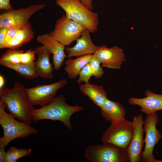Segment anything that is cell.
Returning a JSON list of instances; mask_svg holds the SVG:
<instances>
[{
  "instance_id": "4dcf8cb0",
  "label": "cell",
  "mask_w": 162,
  "mask_h": 162,
  "mask_svg": "<svg viewBox=\"0 0 162 162\" xmlns=\"http://www.w3.org/2000/svg\"><path fill=\"white\" fill-rule=\"evenodd\" d=\"M5 83L4 79L3 76L0 75V90L4 88V86Z\"/></svg>"
},
{
  "instance_id": "7c38bea8",
  "label": "cell",
  "mask_w": 162,
  "mask_h": 162,
  "mask_svg": "<svg viewBox=\"0 0 162 162\" xmlns=\"http://www.w3.org/2000/svg\"><path fill=\"white\" fill-rule=\"evenodd\" d=\"M143 122L142 116L141 114L133 118L132 122L134 133L130 145L127 151L129 162H141V155L144 142Z\"/></svg>"
},
{
  "instance_id": "30bf717a",
  "label": "cell",
  "mask_w": 162,
  "mask_h": 162,
  "mask_svg": "<svg viewBox=\"0 0 162 162\" xmlns=\"http://www.w3.org/2000/svg\"><path fill=\"white\" fill-rule=\"evenodd\" d=\"M45 6L43 4H35L26 8L4 11L0 15V28L26 24L33 15Z\"/></svg>"
},
{
  "instance_id": "277c9868",
  "label": "cell",
  "mask_w": 162,
  "mask_h": 162,
  "mask_svg": "<svg viewBox=\"0 0 162 162\" xmlns=\"http://www.w3.org/2000/svg\"><path fill=\"white\" fill-rule=\"evenodd\" d=\"M56 3L64 11L68 18L82 25L91 33L97 31L98 13L89 10L80 0H56Z\"/></svg>"
},
{
  "instance_id": "d4e9b609",
  "label": "cell",
  "mask_w": 162,
  "mask_h": 162,
  "mask_svg": "<svg viewBox=\"0 0 162 162\" xmlns=\"http://www.w3.org/2000/svg\"><path fill=\"white\" fill-rule=\"evenodd\" d=\"M79 77L77 80L79 84L84 82L85 83L89 82V80L93 76L92 72L89 63L85 65L81 70L79 74Z\"/></svg>"
},
{
  "instance_id": "d6a6232c",
  "label": "cell",
  "mask_w": 162,
  "mask_h": 162,
  "mask_svg": "<svg viewBox=\"0 0 162 162\" xmlns=\"http://www.w3.org/2000/svg\"></svg>"
},
{
  "instance_id": "9a60e30c",
  "label": "cell",
  "mask_w": 162,
  "mask_h": 162,
  "mask_svg": "<svg viewBox=\"0 0 162 162\" xmlns=\"http://www.w3.org/2000/svg\"><path fill=\"white\" fill-rule=\"evenodd\" d=\"M145 95L146 97L143 98L131 97L128 102L130 105L140 106V111L146 115L162 110V94L155 93L148 89L145 92Z\"/></svg>"
},
{
  "instance_id": "8992f818",
  "label": "cell",
  "mask_w": 162,
  "mask_h": 162,
  "mask_svg": "<svg viewBox=\"0 0 162 162\" xmlns=\"http://www.w3.org/2000/svg\"><path fill=\"white\" fill-rule=\"evenodd\" d=\"M159 120L158 116L155 112L147 115L144 120L143 132L146 134L145 146L141 153V162H156L157 160L153 154V149L162 136L156 128Z\"/></svg>"
},
{
  "instance_id": "5b68a950",
  "label": "cell",
  "mask_w": 162,
  "mask_h": 162,
  "mask_svg": "<svg viewBox=\"0 0 162 162\" xmlns=\"http://www.w3.org/2000/svg\"><path fill=\"white\" fill-rule=\"evenodd\" d=\"M134 129L132 122L125 118L111 123L103 134V144L127 151L132 138Z\"/></svg>"
},
{
  "instance_id": "6da1fadb",
  "label": "cell",
  "mask_w": 162,
  "mask_h": 162,
  "mask_svg": "<svg viewBox=\"0 0 162 162\" xmlns=\"http://www.w3.org/2000/svg\"><path fill=\"white\" fill-rule=\"evenodd\" d=\"M25 88L16 81L11 88L4 87L0 90V101L5 105L9 113L20 121L31 125V113L34 108L28 100Z\"/></svg>"
},
{
  "instance_id": "52a82bcc",
  "label": "cell",
  "mask_w": 162,
  "mask_h": 162,
  "mask_svg": "<svg viewBox=\"0 0 162 162\" xmlns=\"http://www.w3.org/2000/svg\"><path fill=\"white\" fill-rule=\"evenodd\" d=\"M86 28L82 25L63 15L56 20L54 29L50 34L65 46H69L80 37L82 32Z\"/></svg>"
},
{
  "instance_id": "e0dca14e",
  "label": "cell",
  "mask_w": 162,
  "mask_h": 162,
  "mask_svg": "<svg viewBox=\"0 0 162 162\" xmlns=\"http://www.w3.org/2000/svg\"><path fill=\"white\" fill-rule=\"evenodd\" d=\"M35 55L34 51L31 49L24 52L21 50L9 49L2 55L0 62L31 64L34 62Z\"/></svg>"
},
{
  "instance_id": "484cf974",
  "label": "cell",
  "mask_w": 162,
  "mask_h": 162,
  "mask_svg": "<svg viewBox=\"0 0 162 162\" xmlns=\"http://www.w3.org/2000/svg\"><path fill=\"white\" fill-rule=\"evenodd\" d=\"M24 25L14 26L8 28L5 40L3 43L0 46L8 41L14 38L18 32Z\"/></svg>"
},
{
  "instance_id": "5bb4252c",
  "label": "cell",
  "mask_w": 162,
  "mask_h": 162,
  "mask_svg": "<svg viewBox=\"0 0 162 162\" xmlns=\"http://www.w3.org/2000/svg\"><path fill=\"white\" fill-rule=\"evenodd\" d=\"M90 33L89 30L86 28L82 32L80 37L76 40V43L74 46L71 47H65V52L67 58L79 57L95 53L99 46L93 44Z\"/></svg>"
},
{
  "instance_id": "3957f363",
  "label": "cell",
  "mask_w": 162,
  "mask_h": 162,
  "mask_svg": "<svg viewBox=\"0 0 162 162\" xmlns=\"http://www.w3.org/2000/svg\"><path fill=\"white\" fill-rule=\"evenodd\" d=\"M5 108L4 104L0 101V124L3 130V136L0 138V148H5L15 139L25 138L38 133V130L30 125L16 120L7 113Z\"/></svg>"
},
{
  "instance_id": "f1b7e54d",
  "label": "cell",
  "mask_w": 162,
  "mask_h": 162,
  "mask_svg": "<svg viewBox=\"0 0 162 162\" xmlns=\"http://www.w3.org/2000/svg\"><path fill=\"white\" fill-rule=\"evenodd\" d=\"M81 3L89 10L92 11L93 7L92 2L93 0H80Z\"/></svg>"
},
{
  "instance_id": "7a4b0ae2",
  "label": "cell",
  "mask_w": 162,
  "mask_h": 162,
  "mask_svg": "<svg viewBox=\"0 0 162 162\" xmlns=\"http://www.w3.org/2000/svg\"><path fill=\"white\" fill-rule=\"evenodd\" d=\"M83 109L81 106L68 104L64 96L61 94L56 97L47 105L38 109L34 108L31 116L33 122L34 123L45 119L58 121L62 122L69 130H71L72 126L70 121L71 116Z\"/></svg>"
},
{
  "instance_id": "d6986e66",
  "label": "cell",
  "mask_w": 162,
  "mask_h": 162,
  "mask_svg": "<svg viewBox=\"0 0 162 162\" xmlns=\"http://www.w3.org/2000/svg\"><path fill=\"white\" fill-rule=\"evenodd\" d=\"M81 92L87 96L96 106L100 108L108 99L107 94L103 86L89 82L81 85Z\"/></svg>"
},
{
  "instance_id": "44dd1931",
  "label": "cell",
  "mask_w": 162,
  "mask_h": 162,
  "mask_svg": "<svg viewBox=\"0 0 162 162\" xmlns=\"http://www.w3.org/2000/svg\"><path fill=\"white\" fill-rule=\"evenodd\" d=\"M34 64V63L32 64H26L0 62V65L15 70L22 77L31 80L38 76L35 69Z\"/></svg>"
},
{
  "instance_id": "f546056e",
  "label": "cell",
  "mask_w": 162,
  "mask_h": 162,
  "mask_svg": "<svg viewBox=\"0 0 162 162\" xmlns=\"http://www.w3.org/2000/svg\"><path fill=\"white\" fill-rule=\"evenodd\" d=\"M6 153L4 148H0V162H5Z\"/></svg>"
},
{
  "instance_id": "4316f807",
  "label": "cell",
  "mask_w": 162,
  "mask_h": 162,
  "mask_svg": "<svg viewBox=\"0 0 162 162\" xmlns=\"http://www.w3.org/2000/svg\"><path fill=\"white\" fill-rule=\"evenodd\" d=\"M0 9L4 11L13 9L10 0H0Z\"/></svg>"
},
{
  "instance_id": "cb8c5ba5",
  "label": "cell",
  "mask_w": 162,
  "mask_h": 162,
  "mask_svg": "<svg viewBox=\"0 0 162 162\" xmlns=\"http://www.w3.org/2000/svg\"><path fill=\"white\" fill-rule=\"evenodd\" d=\"M93 74V76L96 78L102 77L104 74L102 68L100 66L101 63L94 55L89 63Z\"/></svg>"
},
{
  "instance_id": "7402d4cb",
  "label": "cell",
  "mask_w": 162,
  "mask_h": 162,
  "mask_svg": "<svg viewBox=\"0 0 162 162\" xmlns=\"http://www.w3.org/2000/svg\"><path fill=\"white\" fill-rule=\"evenodd\" d=\"M31 152V148L11 147L6 151L5 162H16L20 158L29 155Z\"/></svg>"
},
{
  "instance_id": "2e32d148",
  "label": "cell",
  "mask_w": 162,
  "mask_h": 162,
  "mask_svg": "<svg viewBox=\"0 0 162 162\" xmlns=\"http://www.w3.org/2000/svg\"><path fill=\"white\" fill-rule=\"evenodd\" d=\"M34 50L38 55L34 67L38 76L45 79L52 78L53 68L49 59L52 53L42 45L36 47Z\"/></svg>"
},
{
  "instance_id": "ba28073f",
  "label": "cell",
  "mask_w": 162,
  "mask_h": 162,
  "mask_svg": "<svg viewBox=\"0 0 162 162\" xmlns=\"http://www.w3.org/2000/svg\"><path fill=\"white\" fill-rule=\"evenodd\" d=\"M85 152V158L92 162H129L126 151L104 144L88 146Z\"/></svg>"
},
{
  "instance_id": "8fae6325",
  "label": "cell",
  "mask_w": 162,
  "mask_h": 162,
  "mask_svg": "<svg viewBox=\"0 0 162 162\" xmlns=\"http://www.w3.org/2000/svg\"><path fill=\"white\" fill-rule=\"evenodd\" d=\"M94 55L103 68L120 69L121 65L126 61L123 50L116 45L109 48L103 45L99 46Z\"/></svg>"
},
{
  "instance_id": "83f0119b",
  "label": "cell",
  "mask_w": 162,
  "mask_h": 162,
  "mask_svg": "<svg viewBox=\"0 0 162 162\" xmlns=\"http://www.w3.org/2000/svg\"><path fill=\"white\" fill-rule=\"evenodd\" d=\"M8 29L7 28H0V46L3 43L5 40Z\"/></svg>"
},
{
  "instance_id": "9c48e42d",
  "label": "cell",
  "mask_w": 162,
  "mask_h": 162,
  "mask_svg": "<svg viewBox=\"0 0 162 162\" xmlns=\"http://www.w3.org/2000/svg\"><path fill=\"white\" fill-rule=\"evenodd\" d=\"M67 83V80L63 78L51 84L26 88V96L33 106L38 105L44 107L50 103L55 98L58 90Z\"/></svg>"
},
{
  "instance_id": "603a6c76",
  "label": "cell",
  "mask_w": 162,
  "mask_h": 162,
  "mask_svg": "<svg viewBox=\"0 0 162 162\" xmlns=\"http://www.w3.org/2000/svg\"><path fill=\"white\" fill-rule=\"evenodd\" d=\"M34 37V33L32 25L29 22L22 26L14 38L20 41L24 44L29 42Z\"/></svg>"
},
{
  "instance_id": "1f68e13d",
  "label": "cell",
  "mask_w": 162,
  "mask_h": 162,
  "mask_svg": "<svg viewBox=\"0 0 162 162\" xmlns=\"http://www.w3.org/2000/svg\"><path fill=\"white\" fill-rule=\"evenodd\" d=\"M156 162H162V160H157Z\"/></svg>"
},
{
  "instance_id": "4fadbf2b",
  "label": "cell",
  "mask_w": 162,
  "mask_h": 162,
  "mask_svg": "<svg viewBox=\"0 0 162 162\" xmlns=\"http://www.w3.org/2000/svg\"><path fill=\"white\" fill-rule=\"evenodd\" d=\"M37 40L53 54V69L56 70L59 69L67 57L64 50L65 46L54 39L50 34L39 35Z\"/></svg>"
},
{
  "instance_id": "ac0fdd59",
  "label": "cell",
  "mask_w": 162,
  "mask_h": 162,
  "mask_svg": "<svg viewBox=\"0 0 162 162\" xmlns=\"http://www.w3.org/2000/svg\"><path fill=\"white\" fill-rule=\"evenodd\" d=\"M100 108L102 116L111 123L125 117V109L120 103L107 99Z\"/></svg>"
},
{
  "instance_id": "ffe728a7",
  "label": "cell",
  "mask_w": 162,
  "mask_h": 162,
  "mask_svg": "<svg viewBox=\"0 0 162 162\" xmlns=\"http://www.w3.org/2000/svg\"><path fill=\"white\" fill-rule=\"evenodd\" d=\"M93 55L81 56L75 59L69 58L65 61L64 70L68 77L70 79L76 78L81 70L89 63Z\"/></svg>"
}]
</instances>
